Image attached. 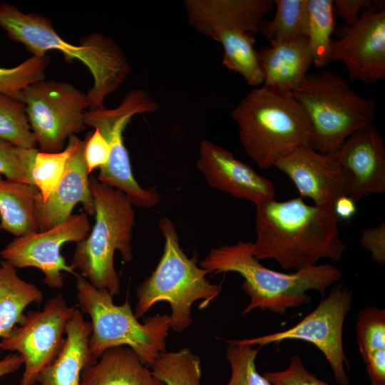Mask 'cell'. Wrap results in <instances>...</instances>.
<instances>
[{
	"instance_id": "obj_1",
	"label": "cell",
	"mask_w": 385,
	"mask_h": 385,
	"mask_svg": "<svg viewBox=\"0 0 385 385\" xmlns=\"http://www.w3.org/2000/svg\"><path fill=\"white\" fill-rule=\"evenodd\" d=\"M256 240L252 252L284 270H301L322 259L338 262L346 249L333 207L309 205L303 197H274L255 205Z\"/></svg>"
},
{
	"instance_id": "obj_2",
	"label": "cell",
	"mask_w": 385,
	"mask_h": 385,
	"mask_svg": "<svg viewBox=\"0 0 385 385\" xmlns=\"http://www.w3.org/2000/svg\"><path fill=\"white\" fill-rule=\"evenodd\" d=\"M0 27L13 41L21 43L33 56L51 50L61 51L66 61L79 60L89 69L93 85L86 93L89 108L104 106V100L127 79L130 66L120 46L111 38L94 33L81 38L79 45L64 41L45 16L24 13L15 6L0 3Z\"/></svg>"
},
{
	"instance_id": "obj_3",
	"label": "cell",
	"mask_w": 385,
	"mask_h": 385,
	"mask_svg": "<svg viewBox=\"0 0 385 385\" xmlns=\"http://www.w3.org/2000/svg\"><path fill=\"white\" fill-rule=\"evenodd\" d=\"M252 242L240 241L212 248L200 266L209 273L236 272L244 281L242 290L250 302L242 312L254 309L284 314L290 308L311 302L308 290H316L323 297L326 290L342 277L337 267L324 264L282 273L264 267L252 252Z\"/></svg>"
},
{
	"instance_id": "obj_4",
	"label": "cell",
	"mask_w": 385,
	"mask_h": 385,
	"mask_svg": "<svg viewBox=\"0 0 385 385\" xmlns=\"http://www.w3.org/2000/svg\"><path fill=\"white\" fill-rule=\"evenodd\" d=\"M232 118L245 153L262 169L301 147H312L310 123L292 93L262 85L241 100Z\"/></svg>"
},
{
	"instance_id": "obj_5",
	"label": "cell",
	"mask_w": 385,
	"mask_h": 385,
	"mask_svg": "<svg viewBox=\"0 0 385 385\" xmlns=\"http://www.w3.org/2000/svg\"><path fill=\"white\" fill-rule=\"evenodd\" d=\"M95 205V224L88 235L76 243L71 266L93 287L113 297L120 292V278L114 266L118 251L124 262L133 259L131 240L135 210L122 191L89 178Z\"/></svg>"
},
{
	"instance_id": "obj_6",
	"label": "cell",
	"mask_w": 385,
	"mask_h": 385,
	"mask_svg": "<svg viewBox=\"0 0 385 385\" xmlns=\"http://www.w3.org/2000/svg\"><path fill=\"white\" fill-rule=\"evenodd\" d=\"M158 226L164 238L163 252L151 274L136 288L134 314L139 319L156 303L167 302L172 309L170 329L182 332L192 322V304L201 299L200 308L205 307L220 293L222 283L207 281L209 272L197 265V257L184 253L170 218L161 217Z\"/></svg>"
},
{
	"instance_id": "obj_7",
	"label": "cell",
	"mask_w": 385,
	"mask_h": 385,
	"mask_svg": "<svg viewBox=\"0 0 385 385\" xmlns=\"http://www.w3.org/2000/svg\"><path fill=\"white\" fill-rule=\"evenodd\" d=\"M305 113L312 131V148L334 153L358 130L372 125L376 103L355 92L338 73L309 72L292 93Z\"/></svg>"
},
{
	"instance_id": "obj_8",
	"label": "cell",
	"mask_w": 385,
	"mask_h": 385,
	"mask_svg": "<svg viewBox=\"0 0 385 385\" xmlns=\"http://www.w3.org/2000/svg\"><path fill=\"white\" fill-rule=\"evenodd\" d=\"M76 277L80 310L91 318L89 339L91 353L99 357L106 349L125 345L131 348L146 366H151L166 351L170 316L155 314L138 322L128 301L116 305L106 289L93 287L78 272Z\"/></svg>"
},
{
	"instance_id": "obj_9",
	"label": "cell",
	"mask_w": 385,
	"mask_h": 385,
	"mask_svg": "<svg viewBox=\"0 0 385 385\" xmlns=\"http://www.w3.org/2000/svg\"><path fill=\"white\" fill-rule=\"evenodd\" d=\"M158 108V103L145 91L133 89L118 107L89 108L84 116L86 125L98 130L110 147L108 162L100 168L97 180L122 191L134 206L142 208L158 205L161 197L156 188H143L135 179L123 133L133 115L154 113Z\"/></svg>"
},
{
	"instance_id": "obj_10",
	"label": "cell",
	"mask_w": 385,
	"mask_h": 385,
	"mask_svg": "<svg viewBox=\"0 0 385 385\" xmlns=\"http://www.w3.org/2000/svg\"><path fill=\"white\" fill-rule=\"evenodd\" d=\"M39 151L60 152L66 140L84 130L87 95L73 85L54 80L36 82L19 95Z\"/></svg>"
},
{
	"instance_id": "obj_11",
	"label": "cell",
	"mask_w": 385,
	"mask_h": 385,
	"mask_svg": "<svg viewBox=\"0 0 385 385\" xmlns=\"http://www.w3.org/2000/svg\"><path fill=\"white\" fill-rule=\"evenodd\" d=\"M352 298V292L342 284H339L311 313L294 327L283 332L232 342L260 347L287 339L312 343L324 355L337 383L348 385L349 379L344 369V364H348V361L344 354L342 332Z\"/></svg>"
},
{
	"instance_id": "obj_12",
	"label": "cell",
	"mask_w": 385,
	"mask_h": 385,
	"mask_svg": "<svg viewBox=\"0 0 385 385\" xmlns=\"http://www.w3.org/2000/svg\"><path fill=\"white\" fill-rule=\"evenodd\" d=\"M76 307L61 294L48 299L41 311H29L22 324L0 341V349L15 351L24 371L19 385H35L40 372L57 356L64 342L66 326Z\"/></svg>"
},
{
	"instance_id": "obj_13",
	"label": "cell",
	"mask_w": 385,
	"mask_h": 385,
	"mask_svg": "<svg viewBox=\"0 0 385 385\" xmlns=\"http://www.w3.org/2000/svg\"><path fill=\"white\" fill-rule=\"evenodd\" d=\"M91 230L86 212L71 215L65 222L48 230L15 237L1 250L0 257L16 269L40 270L44 274L43 282L52 289H59L63 284L62 272L77 274L61 255V247L84 240Z\"/></svg>"
},
{
	"instance_id": "obj_14",
	"label": "cell",
	"mask_w": 385,
	"mask_h": 385,
	"mask_svg": "<svg viewBox=\"0 0 385 385\" xmlns=\"http://www.w3.org/2000/svg\"><path fill=\"white\" fill-rule=\"evenodd\" d=\"M384 1L364 9L358 21L333 40L332 62L342 61L351 81L376 84L385 78Z\"/></svg>"
},
{
	"instance_id": "obj_15",
	"label": "cell",
	"mask_w": 385,
	"mask_h": 385,
	"mask_svg": "<svg viewBox=\"0 0 385 385\" xmlns=\"http://www.w3.org/2000/svg\"><path fill=\"white\" fill-rule=\"evenodd\" d=\"M274 167L286 174L300 197L315 205L333 207L335 200L351 193V178L332 154L301 147L279 160Z\"/></svg>"
},
{
	"instance_id": "obj_16",
	"label": "cell",
	"mask_w": 385,
	"mask_h": 385,
	"mask_svg": "<svg viewBox=\"0 0 385 385\" xmlns=\"http://www.w3.org/2000/svg\"><path fill=\"white\" fill-rule=\"evenodd\" d=\"M197 167L211 188L237 198L256 205L274 197L271 181L210 140H203L200 144Z\"/></svg>"
},
{
	"instance_id": "obj_17",
	"label": "cell",
	"mask_w": 385,
	"mask_h": 385,
	"mask_svg": "<svg viewBox=\"0 0 385 385\" xmlns=\"http://www.w3.org/2000/svg\"><path fill=\"white\" fill-rule=\"evenodd\" d=\"M86 138L71 136L66 145L70 155L63 175L46 202L36 197V214L39 231L65 222L74 207L81 203L86 212L95 214V205L89 188V172L85 160ZM40 193V192H39Z\"/></svg>"
},
{
	"instance_id": "obj_18",
	"label": "cell",
	"mask_w": 385,
	"mask_h": 385,
	"mask_svg": "<svg viewBox=\"0 0 385 385\" xmlns=\"http://www.w3.org/2000/svg\"><path fill=\"white\" fill-rule=\"evenodd\" d=\"M332 155L351 178L356 202L385 192V147L373 124L351 134Z\"/></svg>"
},
{
	"instance_id": "obj_19",
	"label": "cell",
	"mask_w": 385,
	"mask_h": 385,
	"mask_svg": "<svg viewBox=\"0 0 385 385\" xmlns=\"http://www.w3.org/2000/svg\"><path fill=\"white\" fill-rule=\"evenodd\" d=\"M188 25L209 36L217 27L260 34L274 0H185Z\"/></svg>"
},
{
	"instance_id": "obj_20",
	"label": "cell",
	"mask_w": 385,
	"mask_h": 385,
	"mask_svg": "<svg viewBox=\"0 0 385 385\" xmlns=\"http://www.w3.org/2000/svg\"><path fill=\"white\" fill-rule=\"evenodd\" d=\"M91 333V322L76 307L66 326L62 349L40 372L35 385H80L83 370L97 361L89 346Z\"/></svg>"
},
{
	"instance_id": "obj_21",
	"label": "cell",
	"mask_w": 385,
	"mask_h": 385,
	"mask_svg": "<svg viewBox=\"0 0 385 385\" xmlns=\"http://www.w3.org/2000/svg\"><path fill=\"white\" fill-rule=\"evenodd\" d=\"M259 51L265 75L263 86L292 93L313 64L307 37L263 46Z\"/></svg>"
},
{
	"instance_id": "obj_22",
	"label": "cell",
	"mask_w": 385,
	"mask_h": 385,
	"mask_svg": "<svg viewBox=\"0 0 385 385\" xmlns=\"http://www.w3.org/2000/svg\"><path fill=\"white\" fill-rule=\"evenodd\" d=\"M99 357L83 370L80 385H165L128 346L108 349Z\"/></svg>"
},
{
	"instance_id": "obj_23",
	"label": "cell",
	"mask_w": 385,
	"mask_h": 385,
	"mask_svg": "<svg viewBox=\"0 0 385 385\" xmlns=\"http://www.w3.org/2000/svg\"><path fill=\"white\" fill-rule=\"evenodd\" d=\"M39 190L35 185L4 178L0 175V225L20 237L38 232L36 203Z\"/></svg>"
},
{
	"instance_id": "obj_24",
	"label": "cell",
	"mask_w": 385,
	"mask_h": 385,
	"mask_svg": "<svg viewBox=\"0 0 385 385\" xmlns=\"http://www.w3.org/2000/svg\"><path fill=\"white\" fill-rule=\"evenodd\" d=\"M208 37L222 44L224 50L222 63L226 68L240 74L251 86L264 83L265 75L259 51L254 46L256 41L252 34L237 29L217 27Z\"/></svg>"
},
{
	"instance_id": "obj_25",
	"label": "cell",
	"mask_w": 385,
	"mask_h": 385,
	"mask_svg": "<svg viewBox=\"0 0 385 385\" xmlns=\"http://www.w3.org/2000/svg\"><path fill=\"white\" fill-rule=\"evenodd\" d=\"M41 291L34 284L20 278L16 269L7 262H0V338L6 337L16 324L24 322V309L32 303L40 304Z\"/></svg>"
},
{
	"instance_id": "obj_26",
	"label": "cell",
	"mask_w": 385,
	"mask_h": 385,
	"mask_svg": "<svg viewBox=\"0 0 385 385\" xmlns=\"http://www.w3.org/2000/svg\"><path fill=\"white\" fill-rule=\"evenodd\" d=\"M307 38L313 64L322 68L332 62V35L335 22L333 0H307Z\"/></svg>"
},
{
	"instance_id": "obj_27",
	"label": "cell",
	"mask_w": 385,
	"mask_h": 385,
	"mask_svg": "<svg viewBox=\"0 0 385 385\" xmlns=\"http://www.w3.org/2000/svg\"><path fill=\"white\" fill-rule=\"evenodd\" d=\"M275 14L266 21L260 34L270 44L307 37V0H274Z\"/></svg>"
},
{
	"instance_id": "obj_28",
	"label": "cell",
	"mask_w": 385,
	"mask_h": 385,
	"mask_svg": "<svg viewBox=\"0 0 385 385\" xmlns=\"http://www.w3.org/2000/svg\"><path fill=\"white\" fill-rule=\"evenodd\" d=\"M151 368L165 385H200V359L187 347L161 353Z\"/></svg>"
},
{
	"instance_id": "obj_29",
	"label": "cell",
	"mask_w": 385,
	"mask_h": 385,
	"mask_svg": "<svg viewBox=\"0 0 385 385\" xmlns=\"http://www.w3.org/2000/svg\"><path fill=\"white\" fill-rule=\"evenodd\" d=\"M0 138L21 148L37 145L24 103L4 93H0Z\"/></svg>"
},
{
	"instance_id": "obj_30",
	"label": "cell",
	"mask_w": 385,
	"mask_h": 385,
	"mask_svg": "<svg viewBox=\"0 0 385 385\" xmlns=\"http://www.w3.org/2000/svg\"><path fill=\"white\" fill-rule=\"evenodd\" d=\"M49 57L33 56L12 68L0 67V93L18 98L29 86L45 79Z\"/></svg>"
},
{
	"instance_id": "obj_31",
	"label": "cell",
	"mask_w": 385,
	"mask_h": 385,
	"mask_svg": "<svg viewBox=\"0 0 385 385\" xmlns=\"http://www.w3.org/2000/svg\"><path fill=\"white\" fill-rule=\"evenodd\" d=\"M70 155L67 147L56 153L38 151L32 168V179L40 193L38 200L46 202L61 180Z\"/></svg>"
},
{
	"instance_id": "obj_32",
	"label": "cell",
	"mask_w": 385,
	"mask_h": 385,
	"mask_svg": "<svg viewBox=\"0 0 385 385\" xmlns=\"http://www.w3.org/2000/svg\"><path fill=\"white\" fill-rule=\"evenodd\" d=\"M227 342L226 356L231 376L227 385H272L256 368L255 359L261 347Z\"/></svg>"
},
{
	"instance_id": "obj_33",
	"label": "cell",
	"mask_w": 385,
	"mask_h": 385,
	"mask_svg": "<svg viewBox=\"0 0 385 385\" xmlns=\"http://www.w3.org/2000/svg\"><path fill=\"white\" fill-rule=\"evenodd\" d=\"M359 349L363 361L371 353L385 349V311L375 307L363 309L356 322Z\"/></svg>"
},
{
	"instance_id": "obj_34",
	"label": "cell",
	"mask_w": 385,
	"mask_h": 385,
	"mask_svg": "<svg viewBox=\"0 0 385 385\" xmlns=\"http://www.w3.org/2000/svg\"><path fill=\"white\" fill-rule=\"evenodd\" d=\"M38 151L36 148H18L0 138V175L10 180L34 185L31 173Z\"/></svg>"
},
{
	"instance_id": "obj_35",
	"label": "cell",
	"mask_w": 385,
	"mask_h": 385,
	"mask_svg": "<svg viewBox=\"0 0 385 385\" xmlns=\"http://www.w3.org/2000/svg\"><path fill=\"white\" fill-rule=\"evenodd\" d=\"M263 376L272 385H330L311 374L299 355L290 359L288 367L282 371H267Z\"/></svg>"
},
{
	"instance_id": "obj_36",
	"label": "cell",
	"mask_w": 385,
	"mask_h": 385,
	"mask_svg": "<svg viewBox=\"0 0 385 385\" xmlns=\"http://www.w3.org/2000/svg\"><path fill=\"white\" fill-rule=\"evenodd\" d=\"M110 147L98 130L95 129L91 135L86 137L85 160L89 173L95 168H101L108 162Z\"/></svg>"
},
{
	"instance_id": "obj_37",
	"label": "cell",
	"mask_w": 385,
	"mask_h": 385,
	"mask_svg": "<svg viewBox=\"0 0 385 385\" xmlns=\"http://www.w3.org/2000/svg\"><path fill=\"white\" fill-rule=\"evenodd\" d=\"M360 242L371 252V259L380 265L385 264V223L364 230Z\"/></svg>"
},
{
	"instance_id": "obj_38",
	"label": "cell",
	"mask_w": 385,
	"mask_h": 385,
	"mask_svg": "<svg viewBox=\"0 0 385 385\" xmlns=\"http://www.w3.org/2000/svg\"><path fill=\"white\" fill-rule=\"evenodd\" d=\"M376 0H333L334 15L342 19L346 26L354 24L362 11L373 6Z\"/></svg>"
},
{
	"instance_id": "obj_39",
	"label": "cell",
	"mask_w": 385,
	"mask_h": 385,
	"mask_svg": "<svg viewBox=\"0 0 385 385\" xmlns=\"http://www.w3.org/2000/svg\"><path fill=\"white\" fill-rule=\"evenodd\" d=\"M364 362L371 385H385V349L371 353Z\"/></svg>"
},
{
	"instance_id": "obj_40",
	"label": "cell",
	"mask_w": 385,
	"mask_h": 385,
	"mask_svg": "<svg viewBox=\"0 0 385 385\" xmlns=\"http://www.w3.org/2000/svg\"><path fill=\"white\" fill-rule=\"evenodd\" d=\"M333 210L340 221L349 220L356 214V202L349 195L341 196L334 202Z\"/></svg>"
},
{
	"instance_id": "obj_41",
	"label": "cell",
	"mask_w": 385,
	"mask_h": 385,
	"mask_svg": "<svg viewBox=\"0 0 385 385\" xmlns=\"http://www.w3.org/2000/svg\"><path fill=\"white\" fill-rule=\"evenodd\" d=\"M24 364L21 356L16 354H9L0 360V378L16 371Z\"/></svg>"
},
{
	"instance_id": "obj_42",
	"label": "cell",
	"mask_w": 385,
	"mask_h": 385,
	"mask_svg": "<svg viewBox=\"0 0 385 385\" xmlns=\"http://www.w3.org/2000/svg\"><path fill=\"white\" fill-rule=\"evenodd\" d=\"M1 225H0V230H1Z\"/></svg>"
}]
</instances>
